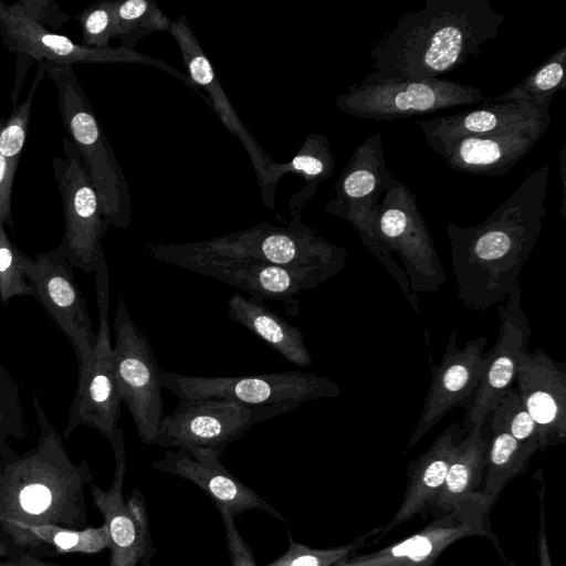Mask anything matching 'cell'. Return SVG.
I'll return each mask as SVG.
<instances>
[{
  "label": "cell",
  "instance_id": "obj_1",
  "mask_svg": "<svg viewBox=\"0 0 566 566\" xmlns=\"http://www.w3.org/2000/svg\"><path fill=\"white\" fill-rule=\"evenodd\" d=\"M548 163L532 171L481 223L444 222L458 297L483 312L504 302L539 238L546 217Z\"/></svg>",
  "mask_w": 566,
  "mask_h": 566
},
{
  "label": "cell",
  "instance_id": "obj_2",
  "mask_svg": "<svg viewBox=\"0 0 566 566\" xmlns=\"http://www.w3.org/2000/svg\"><path fill=\"white\" fill-rule=\"evenodd\" d=\"M504 15L488 0H426L403 13L371 51L370 74L434 80L469 62L496 38Z\"/></svg>",
  "mask_w": 566,
  "mask_h": 566
},
{
  "label": "cell",
  "instance_id": "obj_3",
  "mask_svg": "<svg viewBox=\"0 0 566 566\" xmlns=\"http://www.w3.org/2000/svg\"><path fill=\"white\" fill-rule=\"evenodd\" d=\"M32 400L39 438L24 454L0 463V523L86 528L84 490L94 478L88 463L72 462L35 392Z\"/></svg>",
  "mask_w": 566,
  "mask_h": 566
},
{
  "label": "cell",
  "instance_id": "obj_4",
  "mask_svg": "<svg viewBox=\"0 0 566 566\" xmlns=\"http://www.w3.org/2000/svg\"><path fill=\"white\" fill-rule=\"evenodd\" d=\"M57 92V107L67 137L82 158L97 192L107 226L125 230L132 222V199L123 168L106 138L72 65L44 62Z\"/></svg>",
  "mask_w": 566,
  "mask_h": 566
},
{
  "label": "cell",
  "instance_id": "obj_5",
  "mask_svg": "<svg viewBox=\"0 0 566 566\" xmlns=\"http://www.w3.org/2000/svg\"><path fill=\"white\" fill-rule=\"evenodd\" d=\"M148 251L160 262L178 265L245 291L262 302L284 304L286 313L297 315V295L327 281L335 273L322 269L293 270L258 260L226 256L200 251L187 243H150Z\"/></svg>",
  "mask_w": 566,
  "mask_h": 566
},
{
  "label": "cell",
  "instance_id": "obj_6",
  "mask_svg": "<svg viewBox=\"0 0 566 566\" xmlns=\"http://www.w3.org/2000/svg\"><path fill=\"white\" fill-rule=\"evenodd\" d=\"M190 244L213 254L258 260L293 270L322 269L335 274L345 268L348 256L345 248L328 242L305 224L302 212L292 216L287 227L263 221L245 230Z\"/></svg>",
  "mask_w": 566,
  "mask_h": 566
},
{
  "label": "cell",
  "instance_id": "obj_7",
  "mask_svg": "<svg viewBox=\"0 0 566 566\" xmlns=\"http://www.w3.org/2000/svg\"><path fill=\"white\" fill-rule=\"evenodd\" d=\"M159 380L180 400L221 399L244 406H300L340 395L339 386L331 379L295 370L250 376H189L161 370Z\"/></svg>",
  "mask_w": 566,
  "mask_h": 566
},
{
  "label": "cell",
  "instance_id": "obj_8",
  "mask_svg": "<svg viewBox=\"0 0 566 566\" xmlns=\"http://www.w3.org/2000/svg\"><path fill=\"white\" fill-rule=\"evenodd\" d=\"M485 101L480 88L450 80L422 81L366 75L336 98L338 108L363 119H399Z\"/></svg>",
  "mask_w": 566,
  "mask_h": 566
},
{
  "label": "cell",
  "instance_id": "obj_9",
  "mask_svg": "<svg viewBox=\"0 0 566 566\" xmlns=\"http://www.w3.org/2000/svg\"><path fill=\"white\" fill-rule=\"evenodd\" d=\"M298 407L295 403L244 406L230 400H180L176 410L160 419L151 444L174 448H209L222 454L255 423Z\"/></svg>",
  "mask_w": 566,
  "mask_h": 566
},
{
  "label": "cell",
  "instance_id": "obj_10",
  "mask_svg": "<svg viewBox=\"0 0 566 566\" xmlns=\"http://www.w3.org/2000/svg\"><path fill=\"white\" fill-rule=\"evenodd\" d=\"M62 147L64 157L52 164L64 214V234L57 248L71 266L91 273L105 258L101 241L108 226L80 153L67 136Z\"/></svg>",
  "mask_w": 566,
  "mask_h": 566
},
{
  "label": "cell",
  "instance_id": "obj_11",
  "mask_svg": "<svg viewBox=\"0 0 566 566\" xmlns=\"http://www.w3.org/2000/svg\"><path fill=\"white\" fill-rule=\"evenodd\" d=\"M382 197L375 213L376 229L390 252L402 261L411 293L418 296L438 291L447 275L416 196L394 179Z\"/></svg>",
  "mask_w": 566,
  "mask_h": 566
},
{
  "label": "cell",
  "instance_id": "obj_12",
  "mask_svg": "<svg viewBox=\"0 0 566 566\" xmlns=\"http://www.w3.org/2000/svg\"><path fill=\"white\" fill-rule=\"evenodd\" d=\"M115 346L114 366L122 402L128 409L142 442L151 444L160 419L164 401L157 365L147 337L129 316L124 298H118L113 321Z\"/></svg>",
  "mask_w": 566,
  "mask_h": 566
},
{
  "label": "cell",
  "instance_id": "obj_13",
  "mask_svg": "<svg viewBox=\"0 0 566 566\" xmlns=\"http://www.w3.org/2000/svg\"><path fill=\"white\" fill-rule=\"evenodd\" d=\"M489 512L481 495L465 500L449 512L433 515L417 533L379 551L356 553L334 566H436L449 546L471 536L489 538L501 558L507 560L491 527Z\"/></svg>",
  "mask_w": 566,
  "mask_h": 566
},
{
  "label": "cell",
  "instance_id": "obj_14",
  "mask_svg": "<svg viewBox=\"0 0 566 566\" xmlns=\"http://www.w3.org/2000/svg\"><path fill=\"white\" fill-rule=\"evenodd\" d=\"M115 459V471L111 486L103 490L91 483L94 505L104 517L109 533L111 558L108 566H153L154 547L145 499L134 489L125 501L126 450L124 434L117 427L109 438Z\"/></svg>",
  "mask_w": 566,
  "mask_h": 566
},
{
  "label": "cell",
  "instance_id": "obj_15",
  "mask_svg": "<svg viewBox=\"0 0 566 566\" xmlns=\"http://www.w3.org/2000/svg\"><path fill=\"white\" fill-rule=\"evenodd\" d=\"M0 35L10 52L31 61L69 65L74 63H140L158 67L174 75L191 90L201 94L187 75L161 60L120 46L91 49L76 44L66 35L54 33L14 12L10 9L9 3L2 0H0Z\"/></svg>",
  "mask_w": 566,
  "mask_h": 566
},
{
  "label": "cell",
  "instance_id": "obj_16",
  "mask_svg": "<svg viewBox=\"0 0 566 566\" xmlns=\"http://www.w3.org/2000/svg\"><path fill=\"white\" fill-rule=\"evenodd\" d=\"M34 297L74 347L78 370L93 359L96 334L83 294L75 283L72 266L59 248L39 252L24 268Z\"/></svg>",
  "mask_w": 566,
  "mask_h": 566
},
{
  "label": "cell",
  "instance_id": "obj_17",
  "mask_svg": "<svg viewBox=\"0 0 566 566\" xmlns=\"http://www.w3.org/2000/svg\"><path fill=\"white\" fill-rule=\"evenodd\" d=\"M521 297V286L517 283L510 292L506 304L499 306V338L486 352L485 373L461 422L462 437L473 427L484 423L486 416L515 382L516 370L527 353L526 345L532 333L522 310Z\"/></svg>",
  "mask_w": 566,
  "mask_h": 566
},
{
  "label": "cell",
  "instance_id": "obj_18",
  "mask_svg": "<svg viewBox=\"0 0 566 566\" xmlns=\"http://www.w3.org/2000/svg\"><path fill=\"white\" fill-rule=\"evenodd\" d=\"M457 338V331H451L442 361L431 368L430 387L408 449L415 447L449 410L458 406L467 409L485 373L488 338L469 340L462 348L458 347Z\"/></svg>",
  "mask_w": 566,
  "mask_h": 566
},
{
  "label": "cell",
  "instance_id": "obj_19",
  "mask_svg": "<svg viewBox=\"0 0 566 566\" xmlns=\"http://www.w3.org/2000/svg\"><path fill=\"white\" fill-rule=\"evenodd\" d=\"M168 32L180 50L182 64L188 73L187 76L198 90L206 91L207 102L221 123L244 146L258 176L263 202L273 208L276 187L271 181L270 169L275 161L263 150L240 119L187 18L181 14L178 19L172 20Z\"/></svg>",
  "mask_w": 566,
  "mask_h": 566
},
{
  "label": "cell",
  "instance_id": "obj_20",
  "mask_svg": "<svg viewBox=\"0 0 566 566\" xmlns=\"http://www.w3.org/2000/svg\"><path fill=\"white\" fill-rule=\"evenodd\" d=\"M220 455L209 448H179L167 450L161 459L153 462V468L192 482L211 499L219 512L233 518L247 511L260 510L285 524L286 520L277 510L221 464Z\"/></svg>",
  "mask_w": 566,
  "mask_h": 566
},
{
  "label": "cell",
  "instance_id": "obj_21",
  "mask_svg": "<svg viewBox=\"0 0 566 566\" xmlns=\"http://www.w3.org/2000/svg\"><path fill=\"white\" fill-rule=\"evenodd\" d=\"M394 178L386 167L380 132L361 142L338 176L335 198L325 207L329 214L348 221L356 230L375 221L380 198Z\"/></svg>",
  "mask_w": 566,
  "mask_h": 566
},
{
  "label": "cell",
  "instance_id": "obj_22",
  "mask_svg": "<svg viewBox=\"0 0 566 566\" xmlns=\"http://www.w3.org/2000/svg\"><path fill=\"white\" fill-rule=\"evenodd\" d=\"M516 388L538 432V451L566 442V364L543 349L527 352L515 377Z\"/></svg>",
  "mask_w": 566,
  "mask_h": 566
},
{
  "label": "cell",
  "instance_id": "obj_23",
  "mask_svg": "<svg viewBox=\"0 0 566 566\" xmlns=\"http://www.w3.org/2000/svg\"><path fill=\"white\" fill-rule=\"evenodd\" d=\"M549 124L551 113L506 130L461 138L438 154L451 169L472 175L502 176L532 150Z\"/></svg>",
  "mask_w": 566,
  "mask_h": 566
},
{
  "label": "cell",
  "instance_id": "obj_24",
  "mask_svg": "<svg viewBox=\"0 0 566 566\" xmlns=\"http://www.w3.org/2000/svg\"><path fill=\"white\" fill-rule=\"evenodd\" d=\"M120 403L113 352H93L91 364L78 370L77 387L62 437L69 439L77 427L85 426L109 440L118 427Z\"/></svg>",
  "mask_w": 566,
  "mask_h": 566
},
{
  "label": "cell",
  "instance_id": "obj_25",
  "mask_svg": "<svg viewBox=\"0 0 566 566\" xmlns=\"http://www.w3.org/2000/svg\"><path fill=\"white\" fill-rule=\"evenodd\" d=\"M551 106H534L528 103L489 102L472 111L417 120L433 150L464 137L485 136L537 119L549 112Z\"/></svg>",
  "mask_w": 566,
  "mask_h": 566
},
{
  "label": "cell",
  "instance_id": "obj_26",
  "mask_svg": "<svg viewBox=\"0 0 566 566\" xmlns=\"http://www.w3.org/2000/svg\"><path fill=\"white\" fill-rule=\"evenodd\" d=\"M461 422L447 427L407 469L408 483L402 502L391 520L380 528L376 543L413 516L428 513L444 483L448 469L460 440Z\"/></svg>",
  "mask_w": 566,
  "mask_h": 566
},
{
  "label": "cell",
  "instance_id": "obj_27",
  "mask_svg": "<svg viewBox=\"0 0 566 566\" xmlns=\"http://www.w3.org/2000/svg\"><path fill=\"white\" fill-rule=\"evenodd\" d=\"M489 440L485 421L462 437L455 448L442 489L428 513L442 514L465 500L481 495Z\"/></svg>",
  "mask_w": 566,
  "mask_h": 566
},
{
  "label": "cell",
  "instance_id": "obj_28",
  "mask_svg": "<svg viewBox=\"0 0 566 566\" xmlns=\"http://www.w3.org/2000/svg\"><path fill=\"white\" fill-rule=\"evenodd\" d=\"M229 317L240 324L289 363L297 367L312 364V356L297 326L291 325L262 302L240 293L231 295L228 302Z\"/></svg>",
  "mask_w": 566,
  "mask_h": 566
},
{
  "label": "cell",
  "instance_id": "obj_29",
  "mask_svg": "<svg viewBox=\"0 0 566 566\" xmlns=\"http://www.w3.org/2000/svg\"><path fill=\"white\" fill-rule=\"evenodd\" d=\"M334 168L335 159L327 137L311 133L290 161L273 164L270 169L271 181L276 187L284 174H295L304 180V185L293 193L289 202L291 216H294L314 198L318 186L333 175Z\"/></svg>",
  "mask_w": 566,
  "mask_h": 566
},
{
  "label": "cell",
  "instance_id": "obj_30",
  "mask_svg": "<svg viewBox=\"0 0 566 566\" xmlns=\"http://www.w3.org/2000/svg\"><path fill=\"white\" fill-rule=\"evenodd\" d=\"M12 541L23 547L35 548L42 544L57 553L95 554L109 547V533L104 523L98 527L75 530L53 524L27 525L0 523Z\"/></svg>",
  "mask_w": 566,
  "mask_h": 566
},
{
  "label": "cell",
  "instance_id": "obj_31",
  "mask_svg": "<svg viewBox=\"0 0 566 566\" xmlns=\"http://www.w3.org/2000/svg\"><path fill=\"white\" fill-rule=\"evenodd\" d=\"M538 451L535 442L522 443L504 431H491L481 496L489 511L506 484L527 469Z\"/></svg>",
  "mask_w": 566,
  "mask_h": 566
},
{
  "label": "cell",
  "instance_id": "obj_32",
  "mask_svg": "<svg viewBox=\"0 0 566 566\" xmlns=\"http://www.w3.org/2000/svg\"><path fill=\"white\" fill-rule=\"evenodd\" d=\"M565 63L566 45H563L518 84L486 101L523 102L538 107L551 106L555 94L566 88Z\"/></svg>",
  "mask_w": 566,
  "mask_h": 566
},
{
  "label": "cell",
  "instance_id": "obj_33",
  "mask_svg": "<svg viewBox=\"0 0 566 566\" xmlns=\"http://www.w3.org/2000/svg\"><path fill=\"white\" fill-rule=\"evenodd\" d=\"M170 23L153 0H115L113 38L120 40L123 49L134 51L142 38L168 31Z\"/></svg>",
  "mask_w": 566,
  "mask_h": 566
},
{
  "label": "cell",
  "instance_id": "obj_34",
  "mask_svg": "<svg viewBox=\"0 0 566 566\" xmlns=\"http://www.w3.org/2000/svg\"><path fill=\"white\" fill-rule=\"evenodd\" d=\"M380 528H373L350 543L328 548H313L300 544L287 532L289 547L286 552L263 566H334L358 553V549L364 547L371 537L380 533Z\"/></svg>",
  "mask_w": 566,
  "mask_h": 566
},
{
  "label": "cell",
  "instance_id": "obj_35",
  "mask_svg": "<svg viewBox=\"0 0 566 566\" xmlns=\"http://www.w3.org/2000/svg\"><path fill=\"white\" fill-rule=\"evenodd\" d=\"M27 436L28 427L19 385L0 364V460L14 453L7 444V439H24Z\"/></svg>",
  "mask_w": 566,
  "mask_h": 566
},
{
  "label": "cell",
  "instance_id": "obj_36",
  "mask_svg": "<svg viewBox=\"0 0 566 566\" xmlns=\"http://www.w3.org/2000/svg\"><path fill=\"white\" fill-rule=\"evenodd\" d=\"M490 413L491 431H504L522 443L535 442L538 447L537 427L516 387H511Z\"/></svg>",
  "mask_w": 566,
  "mask_h": 566
},
{
  "label": "cell",
  "instance_id": "obj_37",
  "mask_svg": "<svg viewBox=\"0 0 566 566\" xmlns=\"http://www.w3.org/2000/svg\"><path fill=\"white\" fill-rule=\"evenodd\" d=\"M45 74L44 62H39L35 77L28 97L15 108L7 119L0 120V155L12 163L19 164L20 155L28 136L30 114L34 94Z\"/></svg>",
  "mask_w": 566,
  "mask_h": 566
},
{
  "label": "cell",
  "instance_id": "obj_38",
  "mask_svg": "<svg viewBox=\"0 0 566 566\" xmlns=\"http://www.w3.org/2000/svg\"><path fill=\"white\" fill-rule=\"evenodd\" d=\"M30 256L24 254L8 237L4 227H0V297L7 304L14 296H33L24 268Z\"/></svg>",
  "mask_w": 566,
  "mask_h": 566
},
{
  "label": "cell",
  "instance_id": "obj_39",
  "mask_svg": "<svg viewBox=\"0 0 566 566\" xmlns=\"http://www.w3.org/2000/svg\"><path fill=\"white\" fill-rule=\"evenodd\" d=\"M115 0L97 1L85 8L77 17L82 31V45L91 49H107L114 36Z\"/></svg>",
  "mask_w": 566,
  "mask_h": 566
},
{
  "label": "cell",
  "instance_id": "obj_40",
  "mask_svg": "<svg viewBox=\"0 0 566 566\" xmlns=\"http://www.w3.org/2000/svg\"><path fill=\"white\" fill-rule=\"evenodd\" d=\"M96 273V302L98 310V329L96 334V343L93 347L94 352L109 353L113 350L111 346V327H109V280L108 270L105 258L101 260L95 271Z\"/></svg>",
  "mask_w": 566,
  "mask_h": 566
},
{
  "label": "cell",
  "instance_id": "obj_41",
  "mask_svg": "<svg viewBox=\"0 0 566 566\" xmlns=\"http://www.w3.org/2000/svg\"><path fill=\"white\" fill-rule=\"evenodd\" d=\"M9 7L46 29L50 27L57 30L71 18L55 2L49 0H20L9 3Z\"/></svg>",
  "mask_w": 566,
  "mask_h": 566
},
{
  "label": "cell",
  "instance_id": "obj_42",
  "mask_svg": "<svg viewBox=\"0 0 566 566\" xmlns=\"http://www.w3.org/2000/svg\"><path fill=\"white\" fill-rule=\"evenodd\" d=\"M219 513L224 527L231 566H258L252 549L234 524V518L224 512Z\"/></svg>",
  "mask_w": 566,
  "mask_h": 566
},
{
  "label": "cell",
  "instance_id": "obj_43",
  "mask_svg": "<svg viewBox=\"0 0 566 566\" xmlns=\"http://www.w3.org/2000/svg\"><path fill=\"white\" fill-rule=\"evenodd\" d=\"M18 165L0 155V227L6 223L12 227L11 193Z\"/></svg>",
  "mask_w": 566,
  "mask_h": 566
},
{
  "label": "cell",
  "instance_id": "obj_44",
  "mask_svg": "<svg viewBox=\"0 0 566 566\" xmlns=\"http://www.w3.org/2000/svg\"><path fill=\"white\" fill-rule=\"evenodd\" d=\"M542 485L536 491L538 500H539V517H538V535H537V553H538V562L539 566H553L549 546H548V536H547V527H546V517H545V507H544V497H545V484L541 476Z\"/></svg>",
  "mask_w": 566,
  "mask_h": 566
},
{
  "label": "cell",
  "instance_id": "obj_45",
  "mask_svg": "<svg viewBox=\"0 0 566 566\" xmlns=\"http://www.w3.org/2000/svg\"><path fill=\"white\" fill-rule=\"evenodd\" d=\"M0 566H70L41 560L34 556L24 555L19 558L0 563Z\"/></svg>",
  "mask_w": 566,
  "mask_h": 566
},
{
  "label": "cell",
  "instance_id": "obj_46",
  "mask_svg": "<svg viewBox=\"0 0 566 566\" xmlns=\"http://www.w3.org/2000/svg\"><path fill=\"white\" fill-rule=\"evenodd\" d=\"M565 147H566V143L563 144L562 146V149H560V155H559V176H560V182H562V203H560V216L563 217V219H565V178H566V175H565V170H566V157H565Z\"/></svg>",
  "mask_w": 566,
  "mask_h": 566
},
{
  "label": "cell",
  "instance_id": "obj_47",
  "mask_svg": "<svg viewBox=\"0 0 566 566\" xmlns=\"http://www.w3.org/2000/svg\"><path fill=\"white\" fill-rule=\"evenodd\" d=\"M8 554L7 545L0 539V557H3Z\"/></svg>",
  "mask_w": 566,
  "mask_h": 566
},
{
  "label": "cell",
  "instance_id": "obj_48",
  "mask_svg": "<svg viewBox=\"0 0 566 566\" xmlns=\"http://www.w3.org/2000/svg\"><path fill=\"white\" fill-rule=\"evenodd\" d=\"M504 566H517L513 560H506Z\"/></svg>",
  "mask_w": 566,
  "mask_h": 566
},
{
  "label": "cell",
  "instance_id": "obj_49",
  "mask_svg": "<svg viewBox=\"0 0 566 566\" xmlns=\"http://www.w3.org/2000/svg\"><path fill=\"white\" fill-rule=\"evenodd\" d=\"M0 302H1V297H0Z\"/></svg>",
  "mask_w": 566,
  "mask_h": 566
},
{
  "label": "cell",
  "instance_id": "obj_50",
  "mask_svg": "<svg viewBox=\"0 0 566 566\" xmlns=\"http://www.w3.org/2000/svg\"><path fill=\"white\" fill-rule=\"evenodd\" d=\"M0 463H1V460H0Z\"/></svg>",
  "mask_w": 566,
  "mask_h": 566
}]
</instances>
